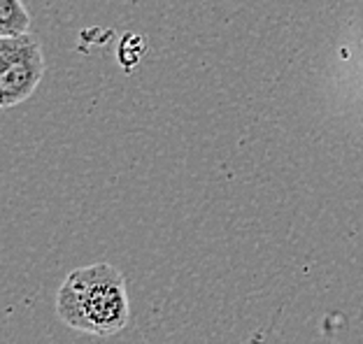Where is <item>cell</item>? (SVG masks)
Listing matches in <instances>:
<instances>
[{
  "mask_svg": "<svg viewBox=\"0 0 363 344\" xmlns=\"http://www.w3.org/2000/svg\"><path fill=\"white\" fill-rule=\"evenodd\" d=\"M56 314L72 331L112 338L130 321L126 277L110 263L72 270L56 293Z\"/></svg>",
  "mask_w": 363,
  "mask_h": 344,
  "instance_id": "cell-1",
  "label": "cell"
},
{
  "mask_svg": "<svg viewBox=\"0 0 363 344\" xmlns=\"http://www.w3.org/2000/svg\"><path fill=\"white\" fill-rule=\"evenodd\" d=\"M45 75V56L33 35L0 38V105L28 101Z\"/></svg>",
  "mask_w": 363,
  "mask_h": 344,
  "instance_id": "cell-2",
  "label": "cell"
},
{
  "mask_svg": "<svg viewBox=\"0 0 363 344\" xmlns=\"http://www.w3.org/2000/svg\"><path fill=\"white\" fill-rule=\"evenodd\" d=\"M30 16L21 0H0V38L28 35Z\"/></svg>",
  "mask_w": 363,
  "mask_h": 344,
  "instance_id": "cell-3",
  "label": "cell"
}]
</instances>
